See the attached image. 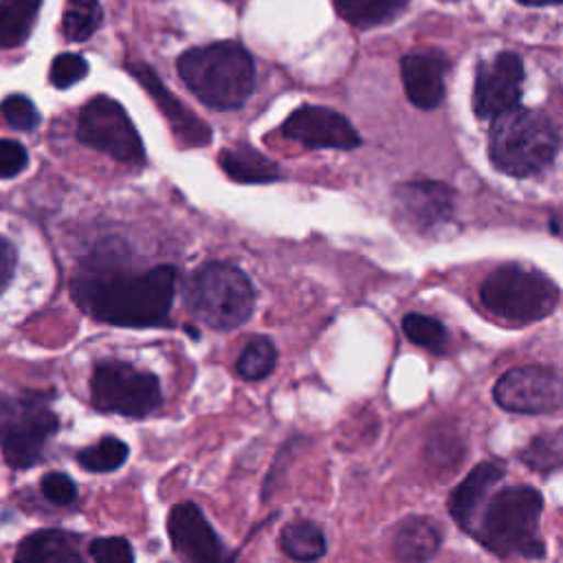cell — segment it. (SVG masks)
Instances as JSON below:
<instances>
[{"label": "cell", "instance_id": "30bf717a", "mask_svg": "<svg viewBox=\"0 0 563 563\" xmlns=\"http://www.w3.org/2000/svg\"><path fill=\"white\" fill-rule=\"evenodd\" d=\"M493 398L513 414H550L563 405V379L543 365L513 368L497 379Z\"/></svg>", "mask_w": 563, "mask_h": 563}, {"label": "cell", "instance_id": "7402d4cb", "mask_svg": "<svg viewBox=\"0 0 563 563\" xmlns=\"http://www.w3.org/2000/svg\"><path fill=\"white\" fill-rule=\"evenodd\" d=\"M280 545L286 556L300 563L319 561L328 548L326 534L322 532V528L308 519H297L286 523L280 534Z\"/></svg>", "mask_w": 563, "mask_h": 563}, {"label": "cell", "instance_id": "f546056e", "mask_svg": "<svg viewBox=\"0 0 563 563\" xmlns=\"http://www.w3.org/2000/svg\"><path fill=\"white\" fill-rule=\"evenodd\" d=\"M5 120L19 131H34L41 124V113L34 102L25 95H12L0 106Z\"/></svg>", "mask_w": 563, "mask_h": 563}, {"label": "cell", "instance_id": "d6986e66", "mask_svg": "<svg viewBox=\"0 0 563 563\" xmlns=\"http://www.w3.org/2000/svg\"><path fill=\"white\" fill-rule=\"evenodd\" d=\"M218 164L223 172L238 183H273L280 179V168L251 146L238 144L221 153Z\"/></svg>", "mask_w": 563, "mask_h": 563}, {"label": "cell", "instance_id": "d6a6232c", "mask_svg": "<svg viewBox=\"0 0 563 563\" xmlns=\"http://www.w3.org/2000/svg\"><path fill=\"white\" fill-rule=\"evenodd\" d=\"M27 168V150L12 139H0V179H12Z\"/></svg>", "mask_w": 563, "mask_h": 563}, {"label": "cell", "instance_id": "9a60e30c", "mask_svg": "<svg viewBox=\"0 0 563 563\" xmlns=\"http://www.w3.org/2000/svg\"><path fill=\"white\" fill-rule=\"evenodd\" d=\"M135 80L150 93V98L157 102L159 111L168 120L170 128L174 131L177 139L190 148H201L207 146L212 139V131L203 120H199L192 111H188L168 89L166 85L153 74L150 67L146 65H131L128 67Z\"/></svg>", "mask_w": 563, "mask_h": 563}, {"label": "cell", "instance_id": "6da1fadb", "mask_svg": "<svg viewBox=\"0 0 563 563\" xmlns=\"http://www.w3.org/2000/svg\"><path fill=\"white\" fill-rule=\"evenodd\" d=\"M174 293L177 269L170 264L146 273H122L104 262L91 275L74 282V295L91 317L126 328L166 324Z\"/></svg>", "mask_w": 563, "mask_h": 563}, {"label": "cell", "instance_id": "e575fe53", "mask_svg": "<svg viewBox=\"0 0 563 563\" xmlns=\"http://www.w3.org/2000/svg\"><path fill=\"white\" fill-rule=\"evenodd\" d=\"M54 563H87V561H85L82 554H78V550H74L71 543H69L67 548H63V550L58 552V556L54 559Z\"/></svg>", "mask_w": 563, "mask_h": 563}, {"label": "cell", "instance_id": "cb8c5ba5", "mask_svg": "<svg viewBox=\"0 0 563 563\" xmlns=\"http://www.w3.org/2000/svg\"><path fill=\"white\" fill-rule=\"evenodd\" d=\"M63 25L69 41L74 43L89 41L102 25L100 0H67Z\"/></svg>", "mask_w": 563, "mask_h": 563}, {"label": "cell", "instance_id": "4316f807", "mask_svg": "<svg viewBox=\"0 0 563 563\" xmlns=\"http://www.w3.org/2000/svg\"><path fill=\"white\" fill-rule=\"evenodd\" d=\"M403 333L414 346L433 354H442L449 344L444 326L436 317L420 313H412L403 319Z\"/></svg>", "mask_w": 563, "mask_h": 563}, {"label": "cell", "instance_id": "9c48e42d", "mask_svg": "<svg viewBox=\"0 0 563 563\" xmlns=\"http://www.w3.org/2000/svg\"><path fill=\"white\" fill-rule=\"evenodd\" d=\"M80 142L113 157L115 161L144 164V144L124 106L111 98H93L80 113Z\"/></svg>", "mask_w": 563, "mask_h": 563}, {"label": "cell", "instance_id": "5b68a950", "mask_svg": "<svg viewBox=\"0 0 563 563\" xmlns=\"http://www.w3.org/2000/svg\"><path fill=\"white\" fill-rule=\"evenodd\" d=\"M188 311L214 330L243 326L256 306L251 280L234 264L210 262L201 267L185 286Z\"/></svg>", "mask_w": 563, "mask_h": 563}, {"label": "cell", "instance_id": "7c38bea8", "mask_svg": "<svg viewBox=\"0 0 563 563\" xmlns=\"http://www.w3.org/2000/svg\"><path fill=\"white\" fill-rule=\"evenodd\" d=\"M523 65L515 54H499L480 65L473 91V111L480 120H495L517 106L521 98Z\"/></svg>", "mask_w": 563, "mask_h": 563}, {"label": "cell", "instance_id": "8d00e7d4", "mask_svg": "<svg viewBox=\"0 0 563 563\" xmlns=\"http://www.w3.org/2000/svg\"><path fill=\"white\" fill-rule=\"evenodd\" d=\"M0 407H3V398H0Z\"/></svg>", "mask_w": 563, "mask_h": 563}, {"label": "cell", "instance_id": "e0dca14e", "mask_svg": "<svg viewBox=\"0 0 563 563\" xmlns=\"http://www.w3.org/2000/svg\"><path fill=\"white\" fill-rule=\"evenodd\" d=\"M504 473H506L504 462L486 460L473 466L471 473L451 491L447 508L462 530H469V532L473 530L480 504L486 499L491 488L504 477Z\"/></svg>", "mask_w": 563, "mask_h": 563}, {"label": "cell", "instance_id": "4fadbf2b", "mask_svg": "<svg viewBox=\"0 0 563 563\" xmlns=\"http://www.w3.org/2000/svg\"><path fill=\"white\" fill-rule=\"evenodd\" d=\"M284 137L308 146V148H333V150H352L361 146L359 133L352 124L322 106H302L297 109L282 126Z\"/></svg>", "mask_w": 563, "mask_h": 563}, {"label": "cell", "instance_id": "44dd1931", "mask_svg": "<svg viewBox=\"0 0 563 563\" xmlns=\"http://www.w3.org/2000/svg\"><path fill=\"white\" fill-rule=\"evenodd\" d=\"M43 0H0V49L23 45L36 23Z\"/></svg>", "mask_w": 563, "mask_h": 563}, {"label": "cell", "instance_id": "ac0fdd59", "mask_svg": "<svg viewBox=\"0 0 563 563\" xmlns=\"http://www.w3.org/2000/svg\"><path fill=\"white\" fill-rule=\"evenodd\" d=\"M442 545V532L429 517L403 519L390 537L392 554L403 563H425Z\"/></svg>", "mask_w": 563, "mask_h": 563}, {"label": "cell", "instance_id": "2e32d148", "mask_svg": "<svg viewBox=\"0 0 563 563\" xmlns=\"http://www.w3.org/2000/svg\"><path fill=\"white\" fill-rule=\"evenodd\" d=\"M447 63L440 54H409L401 63V78L407 100L423 109H436L444 98Z\"/></svg>", "mask_w": 563, "mask_h": 563}, {"label": "cell", "instance_id": "5bb4252c", "mask_svg": "<svg viewBox=\"0 0 563 563\" xmlns=\"http://www.w3.org/2000/svg\"><path fill=\"white\" fill-rule=\"evenodd\" d=\"M398 218L414 232H431L447 223L453 212L455 194L440 181H412L394 192Z\"/></svg>", "mask_w": 563, "mask_h": 563}, {"label": "cell", "instance_id": "f1b7e54d", "mask_svg": "<svg viewBox=\"0 0 563 563\" xmlns=\"http://www.w3.org/2000/svg\"><path fill=\"white\" fill-rule=\"evenodd\" d=\"M89 76V65L82 56L63 54L52 65V82L58 89H69Z\"/></svg>", "mask_w": 563, "mask_h": 563}, {"label": "cell", "instance_id": "4dcf8cb0", "mask_svg": "<svg viewBox=\"0 0 563 563\" xmlns=\"http://www.w3.org/2000/svg\"><path fill=\"white\" fill-rule=\"evenodd\" d=\"M95 563H135L133 545L124 537H100L91 541Z\"/></svg>", "mask_w": 563, "mask_h": 563}, {"label": "cell", "instance_id": "52a82bcc", "mask_svg": "<svg viewBox=\"0 0 563 563\" xmlns=\"http://www.w3.org/2000/svg\"><path fill=\"white\" fill-rule=\"evenodd\" d=\"M91 398L98 409L131 418H144L164 403L161 383L153 372L115 359L95 365Z\"/></svg>", "mask_w": 563, "mask_h": 563}, {"label": "cell", "instance_id": "d4e9b609", "mask_svg": "<svg viewBox=\"0 0 563 563\" xmlns=\"http://www.w3.org/2000/svg\"><path fill=\"white\" fill-rule=\"evenodd\" d=\"M519 460L537 473H552L563 469V431L541 433L532 438L519 453Z\"/></svg>", "mask_w": 563, "mask_h": 563}, {"label": "cell", "instance_id": "3957f363", "mask_svg": "<svg viewBox=\"0 0 563 563\" xmlns=\"http://www.w3.org/2000/svg\"><path fill=\"white\" fill-rule=\"evenodd\" d=\"M543 497L532 486H508L495 493L471 534L497 556L543 559L545 545L539 539Z\"/></svg>", "mask_w": 563, "mask_h": 563}, {"label": "cell", "instance_id": "ffe728a7", "mask_svg": "<svg viewBox=\"0 0 563 563\" xmlns=\"http://www.w3.org/2000/svg\"><path fill=\"white\" fill-rule=\"evenodd\" d=\"M409 0H335L337 14L357 30H372L394 21Z\"/></svg>", "mask_w": 563, "mask_h": 563}, {"label": "cell", "instance_id": "8fae6325", "mask_svg": "<svg viewBox=\"0 0 563 563\" xmlns=\"http://www.w3.org/2000/svg\"><path fill=\"white\" fill-rule=\"evenodd\" d=\"M168 534L183 563H236V556L227 550L194 502L172 506L168 515Z\"/></svg>", "mask_w": 563, "mask_h": 563}, {"label": "cell", "instance_id": "277c9868", "mask_svg": "<svg viewBox=\"0 0 563 563\" xmlns=\"http://www.w3.org/2000/svg\"><path fill=\"white\" fill-rule=\"evenodd\" d=\"M559 148L552 124L534 111L510 109L493 120L488 137V155L493 166L517 179L543 172Z\"/></svg>", "mask_w": 563, "mask_h": 563}, {"label": "cell", "instance_id": "836d02e7", "mask_svg": "<svg viewBox=\"0 0 563 563\" xmlns=\"http://www.w3.org/2000/svg\"><path fill=\"white\" fill-rule=\"evenodd\" d=\"M16 264H19V256L14 245L8 238L0 236V293H3L14 280Z\"/></svg>", "mask_w": 563, "mask_h": 563}, {"label": "cell", "instance_id": "484cf974", "mask_svg": "<svg viewBox=\"0 0 563 563\" xmlns=\"http://www.w3.org/2000/svg\"><path fill=\"white\" fill-rule=\"evenodd\" d=\"M278 361L275 344L269 337H254L240 352L236 361V370L247 381L267 379Z\"/></svg>", "mask_w": 563, "mask_h": 563}, {"label": "cell", "instance_id": "8992f818", "mask_svg": "<svg viewBox=\"0 0 563 563\" xmlns=\"http://www.w3.org/2000/svg\"><path fill=\"white\" fill-rule=\"evenodd\" d=\"M480 300L482 306L499 319L530 324L554 313L559 289L541 271L521 264H504L484 278Z\"/></svg>", "mask_w": 563, "mask_h": 563}, {"label": "cell", "instance_id": "603a6c76", "mask_svg": "<svg viewBox=\"0 0 563 563\" xmlns=\"http://www.w3.org/2000/svg\"><path fill=\"white\" fill-rule=\"evenodd\" d=\"M76 537L63 530H38L19 545L14 563H54L58 552L74 543Z\"/></svg>", "mask_w": 563, "mask_h": 563}, {"label": "cell", "instance_id": "1f68e13d", "mask_svg": "<svg viewBox=\"0 0 563 563\" xmlns=\"http://www.w3.org/2000/svg\"><path fill=\"white\" fill-rule=\"evenodd\" d=\"M43 495L58 506H69L78 499V484L67 473H47L43 477Z\"/></svg>", "mask_w": 563, "mask_h": 563}, {"label": "cell", "instance_id": "d590c367", "mask_svg": "<svg viewBox=\"0 0 563 563\" xmlns=\"http://www.w3.org/2000/svg\"><path fill=\"white\" fill-rule=\"evenodd\" d=\"M519 3L541 8V5H563V0H519Z\"/></svg>", "mask_w": 563, "mask_h": 563}, {"label": "cell", "instance_id": "ba28073f", "mask_svg": "<svg viewBox=\"0 0 563 563\" xmlns=\"http://www.w3.org/2000/svg\"><path fill=\"white\" fill-rule=\"evenodd\" d=\"M60 429V418L47 407L45 398L32 396L19 403L3 398L0 407V449L12 469L34 466L49 438Z\"/></svg>", "mask_w": 563, "mask_h": 563}, {"label": "cell", "instance_id": "7a4b0ae2", "mask_svg": "<svg viewBox=\"0 0 563 563\" xmlns=\"http://www.w3.org/2000/svg\"><path fill=\"white\" fill-rule=\"evenodd\" d=\"M179 76L188 89L214 111L240 109L256 85L249 52L236 43H216L190 49L179 60Z\"/></svg>", "mask_w": 563, "mask_h": 563}, {"label": "cell", "instance_id": "83f0119b", "mask_svg": "<svg viewBox=\"0 0 563 563\" xmlns=\"http://www.w3.org/2000/svg\"><path fill=\"white\" fill-rule=\"evenodd\" d=\"M128 460V444L115 436L102 438L98 444L87 447L78 453V462L93 473L117 471Z\"/></svg>", "mask_w": 563, "mask_h": 563}]
</instances>
